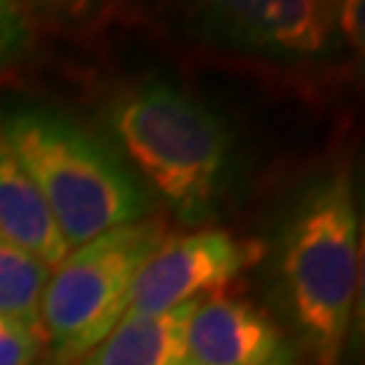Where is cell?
Here are the masks:
<instances>
[{
  "label": "cell",
  "mask_w": 365,
  "mask_h": 365,
  "mask_svg": "<svg viewBox=\"0 0 365 365\" xmlns=\"http://www.w3.org/2000/svg\"><path fill=\"white\" fill-rule=\"evenodd\" d=\"M43 346L38 330L0 314V365H33Z\"/></svg>",
  "instance_id": "obj_11"
},
{
  "label": "cell",
  "mask_w": 365,
  "mask_h": 365,
  "mask_svg": "<svg viewBox=\"0 0 365 365\" xmlns=\"http://www.w3.org/2000/svg\"><path fill=\"white\" fill-rule=\"evenodd\" d=\"M195 303L152 317H122L98 346L73 365H195L190 317Z\"/></svg>",
  "instance_id": "obj_8"
},
{
  "label": "cell",
  "mask_w": 365,
  "mask_h": 365,
  "mask_svg": "<svg viewBox=\"0 0 365 365\" xmlns=\"http://www.w3.org/2000/svg\"><path fill=\"white\" fill-rule=\"evenodd\" d=\"M360 214L349 170L300 197L279 244L284 303L314 365H339L360 289Z\"/></svg>",
  "instance_id": "obj_3"
},
{
  "label": "cell",
  "mask_w": 365,
  "mask_h": 365,
  "mask_svg": "<svg viewBox=\"0 0 365 365\" xmlns=\"http://www.w3.org/2000/svg\"><path fill=\"white\" fill-rule=\"evenodd\" d=\"M165 235L163 220L152 214L78 244L54 265L41 298V330L57 363L73 365L114 330Z\"/></svg>",
  "instance_id": "obj_4"
},
{
  "label": "cell",
  "mask_w": 365,
  "mask_h": 365,
  "mask_svg": "<svg viewBox=\"0 0 365 365\" xmlns=\"http://www.w3.org/2000/svg\"><path fill=\"white\" fill-rule=\"evenodd\" d=\"M339 33L352 43H363V3H344L339 6Z\"/></svg>",
  "instance_id": "obj_13"
},
{
  "label": "cell",
  "mask_w": 365,
  "mask_h": 365,
  "mask_svg": "<svg viewBox=\"0 0 365 365\" xmlns=\"http://www.w3.org/2000/svg\"><path fill=\"white\" fill-rule=\"evenodd\" d=\"M0 235L33 252L49 268L63 262L71 247L41 200L33 179L0 135Z\"/></svg>",
  "instance_id": "obj_9"
},
{
  "label": "cell",
  "mask_w": 365,
  "mask_h": 365,
  "mask_svg": "<svg viewBox=\"0 0 365 365\" xmlns=\"http://www.w3.org/2000/svg\"><path fill=\"white\" fill-rule=\"evenodd\" d=\"M195 365H300L298 349L268 314L247 300H200L190 317Z\"/></svg>",
  "instance_id": "obj_7"
},
{
  "label": "cell",
  "mask_w": 365,
  "mask_h": 365,
  "mask_svg": "<svg viewBox=\"0 0 365 365\" xmlns=\"http://www.w3.org/2000/svg\"><path fill=\"white\" fill-rule=\"evenodd\" d=\"M0 135L71 249L152 217L155 195L130 163L76 119L43 106H14L0 114Z\"/></svg>",
  "instance_id": "obj_1"
},
{
  "label": "cell",
  "mask_w": 365,
  "mask_h": 365,
  "mask_svg": "<svg viewBox=\"0 0 365 365\" xmlns=\"http://www.w3.org/2000/svg\"><path fill=\"white\" fill-rule=\"evenodd\" d=\"M52 268L33 252L0 235V314L41 330V298Z\"/></svg>",
  "instance_id": "obj_10"
},
{
  "label": "cell",
  "mask_w": 365,
  "mask_h": 365,
  "mask_svg": "<svg viewBox=\"0 0 365 365\" xmlns=\"http://www.w3.org/2000/svg\"><path fill=\"white\" fill-rule=\"evenodd\" d=\"M108 125L138 179L187 225L217 209L230 168V138L209 106L165 78L119 92Z\"/></svg>",
  "instance_id": "obj_2"
},
{
  "label": "cell",
  "mask_w": 365,
  "mask_h": 365,
  "mask_svg": "<svg viewBox=\"0 0 365 365\" xmlns=\"http://www.w3.org/2000/svg\"><path fill=\"white\" fill-rule=\"evenodd\" d=\"M257 241L238 238L227 230H190L165 235L146 260L128 298L125 317H152L184 303L217 298L247 268L260 260Z\"/></svg>",
  "instance_id": "obj_5"
},
{
  "label": "cell",
  "mask_w": 365,
  "mask_h": 365,
  "mask_svg": "<svg viewBox=\"0 0 365 365\" xmlns=\"http://www.w3.org/2000/svg\"><path fill=\"white\" fill-rule=\"evenodd\" d=\"M33 43L30 14L9 0H0V68L19 60Z\"/></svg>",
  "instance_id": "obj_12"
},
{
  "label": "cell",
  "mask_w": 365,
  "mask_h": 365,
  "mask_svg": "<svg viewBox=\"0 0 365 365\" xmlns=\"http://www.w3.org/2000/svg\"><path fill=\"white\" fill-rule=\"evenodd\" d=\"M209 43L268 60H306L339 38V6L317 0H217L197 11Z\"/></svg>",
  "instance_id": "obj_6"
}]
</instances>
